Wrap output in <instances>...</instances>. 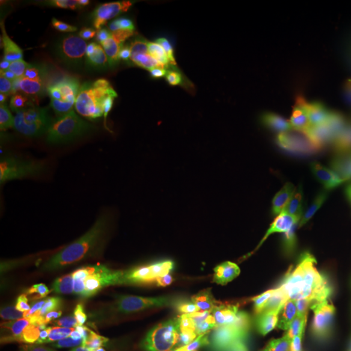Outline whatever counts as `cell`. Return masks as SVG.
<instances>
[{
	"label": "cell",
	"mask_w": 351,
	"mask_h": 351,
	"mask_svg": "<svg viewBox=\"0 0 351 351\" xmlns=\"http://www.w3.org/2000/svg\"><path fill=\"white\" fill-rule=\"evenodd\" d=\"M293 243L283 219L249 217L232 207H212L200 219L187 256L192 278L215 295L232 300L258 288V262L267 244Z\"/></svg>",
	"instance_id": "obj_1"
},
{
	"label": "cell",
	"mask_w": 351,
	"mask_h": 351,
	"mask_svg": "<svg viewBox=\"0 0 351 351\" xmlns=\"http://www.w3.org/2000/svg\"><path fill=\"white\" fill-rule=\"evenodd\" d=\"M130 304L116 270L82 265L41 282L33 319L65 341L90 343L117 333Z\"/></svg>",
	"instance_id": "obj_2"
},
{
	"label": "cell",
	"mask_w": 351,
	"mask_h": 351,
	"mask_svg": "<svg viewBox=\"0 0 351 351\" xmlns=\"http://www.w3.org/2000/svg\"><path fill=\"white\" fill-rule=\"evenodd\" d=\"M228 322L230 314L181 275L132 301L117 330V351H182Z\"/></svg>",
	"instance_id": "obj_3"
},
{
	"label": "cell",
	"mask_w": 351,
	"mask_h": 351,
	"mask_svg": "<svg viewBox=\"0 0 351 351\" xmlns=\"http://www.w3.org/2000/svg\"><path fill=\"white\" fill-rule=\"evenodd\" d=\"M202 215L187 195H161L122 215L127 267L148 291L181 276Z\"/></svg>",
	"instance_id": "obj_4"
},
{
	"label": "cell",
	"mask_w": 351,
	"mask_h": 351,
	"mask_svg": "<svg viewBox=\"0 0 351 351\" xmlns=\"http://www.w3.org/2000/svg\"><path fill=\"white\" fill-rule=\"evenodd\" d=\"M208 98L189 88H169L148 101L140 112V132L152 148L176 163L205 156L217 124Z\"/></svg>",
	"instance_id": "obj_5"
},
{
	"label": "cell",
	"mask_w": 351,
	"mask_h": 351,
	"mask_svg": "<svg viewBox=\"0 0 351 351\" xmlns=\"http://www.w3.org/2000/svg\"><path fill=\"white\" fill-rule=\"evenodd\" d=\"M330 12V3L306 2L247 13L231 34L236 69L249 75L254 65L261 62L270 49L283 46L301 33L319 28Z\"/></svg>",
	"instance_id": "obj_6"
},
{
	"label": "cell",
	"mask_w": 351,
	"mask_h": 351,
	"mask_svg": "<svg viewBox=\"0 0 351 351\" xmlns=\"http://www.w3.org/2000/svg\"><path fill=\"white\" fill-rule=\"evenodd\" d=\"M7 108L10 119V150L29 156L56 148L57 129L36 104L16 86L10 70L5 69Z\"/></svg>",
	"instance_id": "obj_7"
},
{
	"label": "cell",
	"mask_w": 351,
	"mask_h": 351,
	"mask_svg": "<svg viewBox=\"0 0 351 351\" xmlns=\"http://www.w3.org/2000/svg\"><path fill=\"white\" fill-rule=\"evenodd\" d=\"M46 213L47 221L70 238H98L111 226V210L106 195L80 199L57 192L47 197Z\"/></svg>",
	"instance_id": "obj_8"
},
{
	"label": "cell",
	"mask_w": 351,
	"mask_h": 351,
	"mask_svg": "<svg viewBox=\"0 0 351 351\" xmlns=\"http://www.w3.org/2000/svg\"><path fill=\"white\" fill-rule=\"evenodd\" d=\"M252 114L269 143L271 163L275 166L287 165L300 148L298 135L306 116L304 111H298L278 88L274 96L254 108Z\"/></svg>",
	"instance_id": "obj_9"
},
{
	"label": "cell",
	"mask_w": 351,
	"mask_h": 351,
	"mask_svg": "<svg viewBox=\"0 0 351 351\" xmlns=\"http://www.w3.org/2000/svg\"><path fill=\"white\" fill-rule=\"evenodd\" d=\"M221 160L232 168L243 171H258L267 168L271 160L269 143L261 124L252 112L244 111L236 130L226 140L218 143Z\"/></svg>",
	"instance_id": "obj_10"
},
{
	"label": "cell",
	"mask_w": 351,
	"mask_h": 351,
	"mask_svg": "<svg viewBox=\"0 0 351 351\" xmlns=\"http://www.w3.org/2000/svg\"><path fill=\"white\" fill-rule=\"evenodd\" d=\"M78 256L69 241L41 234L32 239L25 254V269L29 276L44 282L64 271L77 269Z\"/></svg>",
	"instance_id": "obj_11"
},
{
	"label": "cell",
	"mask_w": 351,
	"mask_h": 351,
	"mask_svg": "<svg viewBox=\"0 0 351 351\" xmlns=\"http://www.w3.org/2000/svg\"><path fill=\"white\" fill-rule=\"evenodd\" d=\"M34 302L28 282L15 263L3 261L0 265V320L3 327H12L21 320L34 317Z\"/></svg>",
	"instance_id": "obj_12"
},
{
	"label": "cell",
	"mask_w": 351,
	"mask_h": 351,
	"mask_svg": "<svg viewBox=\"0 0 351 351\" xmlns=\"http://www.w3.org/2000/svg\"><path fill=\"white\" fill-rule=\"evenodd\" d=\"M73 161L56 148L34 153L26 158L21 174L36 184L43 197H51L59 192L60 184Z\"/></svg>",
	"instance_id": "obj_13"
},
{
	"label": "cell",
	"mask_w": 351,
	"mask_h": 351,
	"mask_svg": "<svg viewBox=\"0 0 351 351\" xmlns=\"http://www.w3.org/2000/svg\"><path fill=\"white\" fill-rule=\"evenodd\" d=\"M326 150L351 168V98H339L328 106L326 116Z\"/></svg>",
	"instance_id": "obj_14"
},
{
	"label": "cell",
	"mask_w": 351,
	"mask_h": 351,
	"mask_svg": "<svg viewBox=\"0 0 351 351\" xmlns=\"http://www.w3.org/2000/svg\"><path fill=\"white\" fill-rule=\"evenodd\" d=\"M122 10L129 15L156 21H174L189 25L202 20L204 16L197 12L195 2L189 0H134L122 3Z\"/></svg>",
	"instance_id": "obj_15"
},
{
	"label": "cell",
	"mask_w": 351,
	"mask_h": 351,
	"mask_svg": "<svg viewBox=\"0 0 351 351\" xmlns=\"http://www.w3.org/2000/svg\"><path fill=\"white\" fill-rule=\"evenodd\" d=\"M109 191V176L101 171L98 166L75 163L65 173L59 192L72 197H93L106 195Z\"/></svg>",
	"instance_id": "obj_16"
},
{
	"label": "cell",
	"mask_w": 351,
	"mask_h": 351,
	"mask_svg": "<svg viewBox=\"0 0 351 351\" xmlns=\"http://www.w3.org/2000/svg\"><path fill=\"white\" fill-rule=\"evenodd\" d=\"M280 91L298 111L306 108L320 95L330 91L335 86V77L314 75V73H296V75L280 80Z\"/></svg>",
	"instance_id": "obj_17"
},
{
	"label": "cell",
	"mask_w": 351,
	"mask_h": 351,
	"mask_svg": "<svg viewBox=\"0 0 351 351\" xmlns=\"http://www.w3.org/2000/svg\"><path fill=\"white\" fill-rule=\"evenodd\" d=\"M129 59L135 70H138L145 77L155 78V80H184L192 75V69L171 62L165 57L142 49L140 46L130 47Z\"/></svg>",
	"instance_id": "obj_18"
},
{
	"label": "cell",
	"mask_w": 351,
	"mask_h": 351,
	"mask_svg": "<svg viewBox=\"0 0 351 351\" xmlns=\"http://www.w3.org/2000/svg\"><path fill=\"white\" fill-rule=\"evenodd\" d=\"M33 226V207L29 202L2 189L0 192V230L20 238Z\"/></svg>",
	"instance_id": "obj_19"
},
{
	"label": "cell",
	"mask_w": 351,
	"mask_h": 351,
	"mask_svg": "<svg viewBox=\"0 0 351 351\" xmlns=\"http://www.w3.org/2000/svg\"><path fill=\"white\" fill-rule=\"evenodd\" d=\"M295 60L298 73H314V75L335 77L337 67L330 52L320 46H298L289 49Z\"/></svg>",
	"instance_id": "obj_20"
},
{
	"label": "cell",
	"mask_w": 351,
	"mask_h": 351,
	"mask_svg": "<svg viewBox=\"0 0 351 351\" xmlns=\"http://www.w3.org/2000/svg\"><path fill=\"white\" fill-rule=\"evenodd\" d=\"M287 245H289L287 241L275 239L263 247L261 254V262H258V291H261L262 300L265 298L267 291H269L271 280L280 271Z\"/></svg>",
	"instance_id": "obj_21"
},
{
	"label": "cell",
	"mask_w": 351,
	"mask_h": 351,
	"mask_svg": "<svg viewBox=\"0 0 351 351\" xmlns=\"http://www.w3.org/2000/svg\"><path fill=\"white\" fill-rule=\"evenodd\" d=\"M280 85L265 72H251L245 75L241 86V98L249 108L254 109L274 96L278 91Z\"/></svg>",
	"instance_id": "obj_22"
},
{
	"label": "cell",
	"mask_w": 351,
	"mask_h": 351,
	"mask_svg": "<svg viewBox=\"0 0 351 351\" xmlns=\"http://www.w3.org/2000/svg\"><path fill=\"white\" fill-rule=\"evenodd\" d=\"M239 77L228 70H208L199 80V91L205 98L221 99L239 88Z\"/></svg>",
	"instance_id": "obj_23"
},
{
	"label": "cell",
	"mask_w": 351,
	"mask_h": 351,
	"mask_svg": "<svg viewBox=\"0 0 351 351\" xmlns=\"http://www.w3.org/2000/svg\"><path fill=\"white\" fill-rule=\"evenodd\" d=\"M326 119L320 114H306L302 119L300 135H298V145L306 150L319 152L322 145H326Z\"/></svg>",
	"instance_id": "obj_24"
},
{
	"label": "cell",
	"mask_w": 351,
	"mask_h": 351,
	"mask_svg": "<svg viewBox=\"0 0 351 351\" xmlns=\"http://www.w3.org/2000/svg\"><path fill=\"white\" fill-rule=\"evenodd\" d=\"M2 189H5V191H8L13 195H16L19 199L33 202V204L43 197L41 192H39V189L36 187V184L29 181L28 178H25L23 174L13 176V178H8V179H2Z\"/></svg>",
	"instance_id": "obj_25"
},
{
	"label": "cell",
	"mask_w": 351,
	"mask_h": 351,
	"mask_svg": "<svg viewBox=\"0 0 351 351\" xmlns=\"http://www.w3.org/2000/svg\"><path fill=\"white\" fill-rule=\"evenodd\" d=\"M244 111L241 109L231 106L225 108L217 116V124H215V137H217V143L226 140L232 132L236 130V127L241 122V117H243Z\"/></svg>",
	"instance_id": "obj_26"
},
{
	"label": "cell",
	"mask_w": 351,
	"mask_h": 351,
	"mask_svg": "<svg viewBox=\"0 0 351 351\" xmlns=\"http://www.w3.org/2000/svg\"><path fill=\"white\" fill-rule=\"evenodd\" d=\"M25 155H21L19 152L8 150L3 153L2 160H0V174H2V179L13 178V176H19L23 171V166L26 163Z\"/></svg>",
	"instance_id": "obj_27"
},
{
	"label": "cell",
	"mask_w": 351,
	"mask_h": 351,
	"mask_svg": "<svg viewBox=\"0 0 351 351\" xmlns=\"http://www.w3.org/2000/svg\"><path fill=\"white\" fill-rule=\"evenodd\" d=\"M16 243H19V238H16V236L5 234V232L0 234V257H2V262L8 261V257H10L13 251H15Z\"/></svg>",
	"instance_id": "obj_28"
},
{
	"label": "cell",
	"mask_w": 351,
	"mask_h": 351,
	"mask_svg": "<svg viewBox=\"0 0 351 351\" xmlns=\"http://www.w3.org/2000/svg\"><path fill=\"white\" fill-rule=\"evenodd\" d=\"M223 5H225V3H223L221 0H197L195 2L197 12H199L202 16L215 15V13L221 10Z\"/></svg>",
	"instance_id": "obj_29"
}]
</instances>
